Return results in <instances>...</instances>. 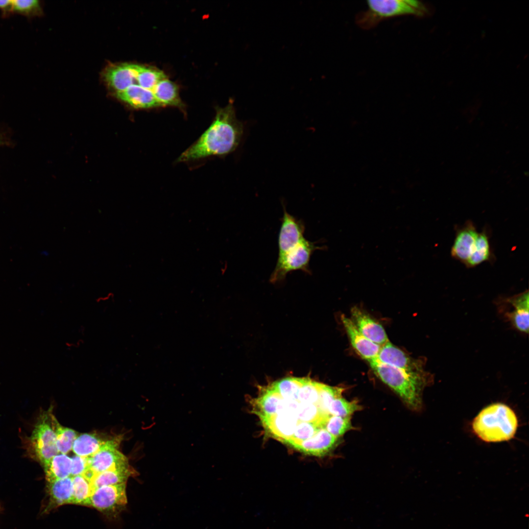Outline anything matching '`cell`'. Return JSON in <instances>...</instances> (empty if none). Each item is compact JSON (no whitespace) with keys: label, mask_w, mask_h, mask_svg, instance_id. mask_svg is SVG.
Instances as JSON below:
<instances>
[{"label":"cell","mask_w":529,"mask_h":529,"mask_svg":"<svg viewBox=\"0 0 529 529\" xmlns=\"http://www.w3.org/2000/svg\"><path fill=\"white\" fill-rule=\"evenodd\" d=\"M376 360L410 373L425 372L420 361L409 356L389 341L381 346Z\"/></svg>","instance_id":"obj_11"},{"label":"cell","mask_w":529,"mask_h":529,"mask_svg":"<svg viewBox=\"0 0 529 529\" xmlns=\"http://www.w3.org/2000/svg\"><path fill=\"white\" fill-rule=\"evenodd\" d=\"M368 362L376 376L395 392L409 409L418 412L422 409L423 390L432 381L428 373L408 372L376 360Z\"/></svg>","instance_id":"obj_2"},{"label":"cell","mask_w":529,"mask_h":529,"mask_svg":"<svg viewBox=\"0 0 529 529\" xmlns=\"http://www.w3.org/2000/svg\"><path fill=\"white\" fill-rule=\"evenodd\" d=\"M47 498L43 509L48 513L60 506L72 504V476L47 482Z\"/></svg>","instance_id":"obj_12"},{"label":"cell","mask_w":529,"mask_h":529,"mask_svg":"<svg viewBox=\"0 0 529 529\" xmlns=\"http://www.w3.org/2000/svg\"><path fill=\"white\" fill-rule=\"evenodd\" d=\"M344 390L342 387L331 386L322 383L319 395V406L322 410L330 414L328 409L331 403L335 399L341 396Z\"/></svg>","instance_id":"obj_30"},{"label":"cell","mask_w":529,"mask_h":529,"mask_svg":"<svg viewBox=\"0 0 529 529\" xmlns=\"http://www.w3.org/2000/svg\"><path fill=\"white\" fill-rule=\"evenodd\" d=\"M518 420L508 405L495 403L483 408L471 423L474 433L487 443L500 442L512 439L517 432Z\"/></svg>","instance_id":"obj_3"},{"label":"cell","mask_w":529,"mask_h":529,"mask_svg":"<svg viewBox=\"0 0 529 529\" xmlns=\"http://www.w3.org/2000/svg\"><path fill=\"white\" fill-rule=\"evenodd\" d=\"M116 94L119 99L135 108L148 109L160 106L151 90L138 85H132Z\"/></svg>","instance_id":"obj_18"},{"label":"cell","mask_w":529,"mask_h":529,"mask_svg":"<svg viewBox=\"0 0 529 529\" xmlns=\"http://www.w3.org/2000/svg\"><path fill=\"white\" fill-rule=\"evenodd\" d=\"M494 255L491 249L489 236L486 229L479 232L476 249L465 265L474 267L485 262L493 260Z\"/></svg>","instance_id":"obj_24"},{"label":"cell","mask_w":529,"mask_h":529,"mask_svg":"<svg viewBox=\"0 0 529 529\" xmlns=\"http://www.w3.org/2000/svg\"><path fill=\"white\" fill-rule=\"evenodd\" d=\"M50 418L52 428L55 434L58 452L67 454L72 450L73 443L78 436L77 433L72 429L62 426L58 422L51 410Z\"/></svg>","instance_id":"obj_23"},{"label":"cell","mask_w":529,"mask_h":529,"mask_svg":"<svg viewBox=\"0 0 529 529\" xmlns=\"http://www.w3.org/2000/svg\"><path fill=\"white\" fill-rule=\"evenodd\" d=\"M6 143L4 136L0 133V145H3Z\"/></svg>","instance_id":"obj_33"},{"label":"cell","mask_w":529,"mask_h":529,"mask_svg":"<svg viewBox=\"0 0 529 529\" xmlns=\"http://www.w3.org/2000/svg\"><path fill=\"white\" fill-rule=\"evenodd\" d=\"M362 408L356 400L349 401L340 396L331 403L328 411L331 415L347 417L351 416Z\"/></svg>","instance_id":"obj_27"},{"label":"cell","mask_w":529,"mask_h":529,"mask_svg":"<svg viewBox=\"0 0 529 529\" xmlns=\"http://www.w3.org/2000/svg\"><path fill=\"white\" fill-rule=\"evenodd\" d=\"M351 318L359 332L369 340L380 346L389 341L382 325L357 307L351 309Z\"/></svg>","instance_id":"obj_13"},{"label":"cell","mask_w":529,"mask_h":529,"mask_svg":"<svg viewBox=\"0 0 529 529\" xmlns=\"http://www.w3.org/2000/svg\"><path fill=\"white\" fill-rule=\"evenodd\" d=\"M478 234L470 220L458 228L451 249L452 257L465 265L476 249Z\"/></svg>","instance_id":"obj_10"},{"label":"cell","mask_w":529,"mask_h":529,"mask_svg":"<svg viewBox=\"0 0 529 529\" xmlns=\"http://www.w3.org/2000/svg\"><path fill=\"white\" fill-rule=\"evenodd\" d=\"M243 133V125L236 117L232 102L218 108L208 128L183 152L176 162L199 161L213 156H224L238 147Z\"/></svg>","instance_id":"obj_1"},{"label":"cell","mask_w":529,"mask_h":529,"mask_svg":"<svg viewBox=\"0 0 529 529\" xmlns=\"http://www.w3.org/2000/svg\"><path fill=\"white\" fill-rule=\"evenodd\" d=\"M137 474L128 465L96 473L90 481L93 490L104 485L126 483L129 477L136 476Z\"/></svg>","instance_id":"obj_19"},{"label":"cell","mask_w":529,"mask_h":529,"mask_svg":"<svg viewBox=\"0 0 529 529\" xmlns=\"http://www.w3.org/2000/svg\"><path fill=\"white\" fill-rule=\"evenodd\" d=\"M160 106H174L183 109L176 85L166 77L159 81L152 90Z\"/></svg>","instance_id":"obj_20"},{"label":"cell","mask_w":529,"mask_h":529,"mask_svg":"<svg viewBox=\"0 0 529 529\" xmlns=\"http://www.w3.org/2000/svg\"><path fill=\"white\" fill-rule=\"evenodd\" d=\"M340 438L336 437L325 429H320L311 438L305 440L294 449L305 454L322 457L328 454L340 443Z\"/></svg>","instance_id":"obj_16"},{"label":"cell","mask_w":529,"mask_h":529,"mask_svg":"<svg viewBox=\"0 0 529 529\" xmlns=\"http://www.w3.org/2000/svg\"><path fill=\"white\" fill-rule=\"evenodd\" d=\"M13 12L27 17L39 16L42 13L40 1L37 0H12V13Z\"/></svg>","instance_id":"obj_29"},{"label":"cell","mask_w":529,"mask_h":529,"mask_svg":"<svg viewBox=\"0 0 529 529\" xmlns=\"http://www.w3.org/2000/svg\"><path fill=\"white\" fill-rule=\"evenodd\" d=\"M323 247L315 245L306 239L283 255L278 256L275 267L270 277L272 283L285 279L287 275L293 271L301 270L311 274L310 261L313 252Z\"/></svg>","instance_id":"obj_6"},{"label":"cell","mask_w":529,"mask_h":529,"mask_svg":"<svg viewBox=\"0 0 529 529\" xmlns=\"http://www.w3.org/2000/svg\"><path fill=\"white\" fill-rule=\"evenodd\" d=\"M325 429L333 435L340 438L347 432L353 429L351 416L331 415L326 424Z\"/></svg>","instance_id":"obj_28"},{"label":"cell","mask_w":529,"mask_h":529,"mask_svg":"<svg viewBox=\"0 0 529 529\" xmlns=\"http://www.w3.org/2000/svg\"><path fill=\"white\" fill-rule=\"evenodd\" d=\"M366 4L367 8L356 17L358 25L366 29L386 19L408 15L422 17L428 12L425 5L416 0H370Z\"/></svg>","instance_id":"obj_4"},{"label":"cell","mask_w":529,"mask_h":529,"mask_svg":"<svg viewBox=\"0 0 529 529\" xmlns=\"http://www.w3.org/2000/svg\"><path fill=\"white\" fill-rule=\"evenodd\" d=\"M106 441L94 434L83 433L74 440L72 450L75 455L90 457L99 451Z\"/></svg>","instance_id":"obj_22"},{"label":"cell","mask_w":529,"mask_h":529,"mask_svg":"<svg viewBox=\"0 0 529 529\" xmlns=\"http://www.w3.org/2000/svg\"><path fill=\"white\" fill-rule=\"evenodd\" d=\"M126 483L104 485L93 490L88 506L113 517L123 509L127 503Z\"/></svg>","instance_id":"obj_7"},{"label":"cell","mask_w":529,"mask_h":529,"mask_svg":"<svg viewBox=\"0 0 529 529\" xmlns=\"http://www.w3.org/2000/svg\"><path fill=\"white\" fill-rule=\"evenodd\" d=\"M50 408L42 412L28 438V452L44 467L59 453L56 437L50 422Z\"/></svg>","instance_id":"obj_5"},{"label":"cell","mask_w":529,"mask_h":529,"mask_svg":"<svg viewBox=\"0 0 529 529\" xmlns=\"http://www.w3.org/2000/svg\"><path fill=\"white\" fill-rule=\"evenodd\" d=\"M89 469L88 457L77 455L72 457L71 476L83 475Z\"/></svg>","instance_id":"obj_31"},{"label":"cell","mask_w":529,"mask_h":529,"mask_svg":"<svg viewBox=\"0 0 529 529\" xmlns=\"http://www.w3.org/2000/svg\"><path fill=\"white\" fill-rule=\"evenodd\" d=\"M166 77L162 71L151 67L139 65L135 85L152 91L157 84Z\"/></svg>","instance_id":"obj_26"},{"label":"cell","mask_w":529,"mask_h":529,"mask_svg":"<svg viewBox=\"0 0 529 529\" xmlns=\"http://www.w3.org/2000/svg\"><path fill=\"white\" fill-rule=\"evenodd\" d=\"M283 209L278 237V256L283 255L305 239L304 222L288 213L284 206Z\"/></svg>","instance_id":"obj_9"},{"label":"cell","mask_w":529,"mask_h":529,"mask_svg":"<svg viewBox=\"0 0 529 529\" xmlns=\"http://www.w3.org/2000/svg\"><path fill=\"white\" fill-rule=\"evenodd\" d=\"M121 439L118 436L107 440L99 451L88 457L89 468L95 474L129 465L126 457L118 450Z\"/></svg>","instance_id":"obj_8"},{"label":"cell","mask_w":529,"mask_h":529,"mask_svg":"<svg viewBox=\"0 0 529 529\" xmlns=\"http://www.w3.org/2000/svg\"><path fill=\"white\" fill-rule=\"evenodd\" d=\"M139 65L123 63L108 67L104 77L108 85L116 94L122 92L132 85L136 84Z\"/></svg>","instance_id":"obj_15"},{"label":"cell","mask_w":529,"mask_h":529,"mask_svg":"<svg viewBox=\"0 0 529 529\" xmlns=\"http://www.w3.org/2000/svg\"><path fill=\"white\" fill-rule=\"evenodd\" d=\"M72 504L88 506L93 490L90 481L81 475L72 477Z\"/></svg>","instance_id":"obj_25"},{"label":"cell","mask_w":529,"mask_h":529,"mask_svg":"<svg viewBox=\"0 0 529 529\" xmlns=\"http://www.w3.org/2000/svg\"><path fill=\"white\" fill-rule=\"evenodd\" d=\"M12 0H0V10L3 16H7L12 13Z\"/></svg>","instance_id":"obj_32"},{"label":"cell","mask_w":529,"mask_h":529,"mask_svg":"<svg viewBox=\"0 0 529 529\" xmlns=\"http://www.w3.org/2000/svg\"><path fill=\"white\" fill-rule=\"evenodd\" d=\"M341 319L352 347L359 355L368 362L376 360L381 346L362 335L351 318L342 314Z\"/></svg>","instance_id":"obj_14"},{"label":"cell","mask_w":529,"mask_h":529,"mask_svg":"<svg viewBox=\"0 0 529 529\" xmlns=\"http://www.w3.org/2000/svg\"><path fill=\"white\" fill-rule=\"evenodd\" d=\"M43 468L47 482L71 476L72 458L58 453Z\"/></svg>","instance_id":"obj_21"},{"label":"cell","mask_w":529,"mask_h":529,"mask_svg":"<svg viewBox=\"0 0 529 529\" xmlns=\"http://www.w3.org/2000/svg\"><path fill=\"white\" fill-rule=\"evenodd\" d=\"M507 302L513 307L508 313L513 326L520 332L528 333L529 327V294L528 290L507 299Z\"/></svg>","instance_id":"obj_17"}]
</instances>
